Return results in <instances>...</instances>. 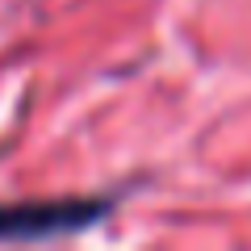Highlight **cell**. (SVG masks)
<instances>
[{"instance_id":"6da1fadb","label":"cell","mask_w":251,"mask_h":251,"mask_svg":"<svg viewBox=\"0 0 251 251\" xmlns=\"http://www.w3.org/2000/svg\"><path fill=\"white\" fill-rule=\"evenodd\" d=\"M113 197H50V201H13L0 205V243H42V239H63L80 234L88 226L105 222L113 214Z\"/></svg>"}]
</instances>
